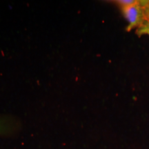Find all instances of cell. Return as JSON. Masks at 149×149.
<instances>
[{
	"label": "cell",
	"mask_w": 149,
	"mask_h": 149,
	"mask_svg": "<svg viewBox=\"0 0 149 149\" xmlns=\"http://www.w3.org/2000/svg\"><path fill=\"white\" fill-rule=\"evenodd\" d=\"M122 14L127 22L128 25L126 31H130L135 28H138L146 22L142 7L139 4V1L135 4L130 6L120 8Z\"/></svg>",
	"instance_id": "obj_1"
},
{
	"label": "cell",
	"mask_w": 149,
	"mask_h": 149,
	"mask_svg": "<svg viewBox=\"0 0 149 149\" xmlns=\"http://www.w3.org/2000/svg\"><path fill=\"white\" fill-rule=\"evenodd\" d=\"M17 128V123L15 119L7 116H0V136L10 135Z\"/></svg>",
	"instance_id": "obj_2"
},
{
	"label": "cell",
	"mask_w": 149,
	"mask_h": 149,
	"mask_svg": "<svg viewBox=\"0 0 149 149\" xmlns=\"http://www.w3.org/2000/svg\"><path fill=\"white\" fill-rule=\"evenodd\" d=\"M136 34L139 37H141V35H149V22H145L140 26L137 28V31H136Z\"/></svg>",
	"instance_id": "obj_3"
},
{
	"label": "cell",
	"mask_w": 149,
	"mask_h": 149,
	"mask_svg": "<svg viewBox=\"0 0 149 149\" xmlns=\"http://www.w3.org/2000/svg\"><path fill=\"white\" fill-rule=\"evenodd\" d=\"M139 4L142 7L146 22H149V0L148 1H139Z\"/></svg>",
	"instance_id": "obj_4"
},
{
	"label": "cell",
	"mask_w": 149,
	"mask_h": 149,
	"mask_svg": "<svg viewBox=\"0 0 149 149\" xmlns=\"http://www.w3.org/2000/svg\"><path fill=\"white\" fill-rule=\"evenodd\" d=\"M137 2H138V1H136V0H118V1H115V3L120 6V8H122V7L130 6L134 5Z\"/></svg>",
	"instance_id": "obj_5"
}]
</instances>
